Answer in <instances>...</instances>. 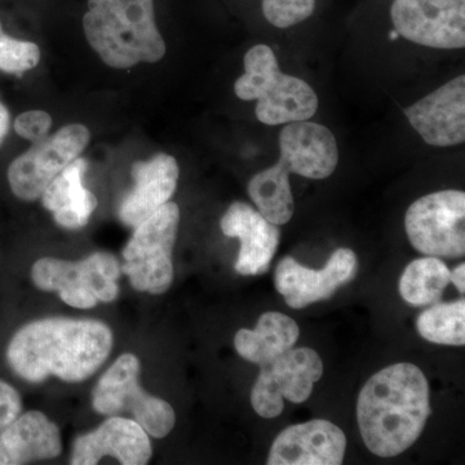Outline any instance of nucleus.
<instances>
[{
	"mask_svg": "<svg viewBox=\"0 0 465 465\" xmlns=\"http://www.w3.org/2000/svg\"><path fill=\"white\" fill-rule=\"evenodd\" d=\"M114 335L96 320L48 317L24 324L7 345L12 371L27 382L48 378L66 382L90 379L108 360Z\"/></svg>",
	"mask_w": 465,
	"mask_h": 465,
	"instance_id": "nucleus-1",
	"label": "nucleus"
},
{
	"mask_svg": "<svg viewBox=\"0 0 465 465\" xmlns=\"http://www.w3.org/2000/svg\"><path fill=\"white\" fill-rule=\"evenodd\" d=\"M427 378L412 363L385 367L369 379L357 401V420L366 448L394 458L411 448L430 416Z\"/></svg>",
	"mask_w": 465,
	"mask_h": 465,
	"instance_id": "nucleus-2",
	"label": "nucleus"
},
{
	"mask_svg": "<svg viewBox=\"0 0 465 465\" xmlns=\"http://www.w3.org/2000/svg\"><path fill=\"white\" fill-rule=\"evenodd\" d=\"M84 29L91 47L114 69L158 63L166 54L154 0H88Z\"/></svg>",
	"mask_w": 465,
	"mask_h": 465,
	"instance_id": "nucleus-3",
	"label": "nucleus"
},
{
	"mask_svg": "<svg viewBox=\"0 0 465 465\" xmlns=\"http://www.w3.org/2000/svg\"><path fill=\"white\" fill-rule=\"evenodd\" d=\"M241 100H258L256 116L262 124L280 125L308 121L316 114L313 88L296 76L283 74L269 45H258L244 56V74L234 84Z\"/></svg>",
	"mask_w": 465,
	"mask_h": 465,
	"instance_id": "nucleus-4",
	"label": "nucleus"
},
{
	"mask_svg": "<svg viewBox=\"0 0 465 465\" xmlns=\"http://www.w3.org/2000/svg\"><path fill=\"white\" fill-rule=\"evenodd\" d=\"M139 357L124 353L104 372L92 391V407L97 414L133 415L145 432L154 439H164L176 423L173 407L167 401L152 396L142 384Z\"/></svg>",
	"mask_w": 465,
	"mask_h": 465,
	"instance_id": "nucleus-5",
	"label": "nucleus"
},
{
	"mask_svg": "<svg viewBox=\"0 0 465 465\" xmlns=\"http://www.w3.org/2000/svg\"><path fill=\"white\" fill-rule=\"evenodd\" d=\"M180 208L167 202L134 229L124 250L122 273L140 292L162 295L173 282V252Z\"/></svg>",
	"mask_w": 465,
	"mask_h": 465,
	"instance_id": "nucleus-6",
	"label": "nucleus"
},
{
	"mask_svg": "<svg viewBox=\"0 0 465 465\" xmlns=\"http://www.w3.org/2000/svg\"><path fill=\"white\" fill-rule=\"evenodd\" d=\"M121 262L113 253L94 252L81 262L56 258L36 260L32 266L34 286L58 292L70 307L92 309L99 302H113L119 295Z\"/></svg>",
	"mask_w": 465,
	"mask_h": 465,
	"instance_id": "nucleus-7",
	"label": "nucleus"
},
{
	"mask_svg": "<svg viewBox=\"0 0 465 465\" xmlns=\"http://www.w3.org/2000/svg\"><path fill=\"white\" fill-rule=\"evenodd\" d=\"M407 237L419 252L458 259L465 253V193L442 191L415 201L405 217Z\"/></svg>",
	"mask_w": 465,
	"mask_h": 465,
	"instance_id": "nucleus-8",
	"label": "nucleus"
},
{
	"mask_svg": "<svg viewBox=\"0 0 465 465\" xmlns=\"http://www.w3.org/2000/svg\"><path fill=\"white\" fill-rule=\"evenodd\" d=\"M90 140L85 125L73 124L33 143L32 148L9 164L7 176L12 193L21 201L39 200L54 177L81 157Z\"/></svg>",
	"mask_w": 465,
	"mask_h": 465,
	"instance_id": "nucleus-9",
	"label": "nucleus"
},
{
	"mask_svg": "<svg viewBox=\"0 0 465 465\" xmlns=\"http://www.w3.org/2000/svg\"><path fill=\"white\" fill-rule=\"evenodd\" d=\"M322 375L323 362L314 349L291 348L260 366L258 381L251 391V405L262 418H277L282 414L283 399L305 402Z\"/></svg>",
	"mask_w": 465,
	"mask_h": 465,
	"instance_id": "nucleus-10",
	"label": "nucleus"
},
{
	"mask_svg": "<svg viewBox=\"0 0 465 465\" xmlns=\"http://www.w3.org/2000/svg\"><path fill=\"white\" fill-rule=\"evenodd\" d=\"M391 21L399 35L425 47L465 45V0H394Z\"/></svg>",
	"mask_w": 465,
	"mask_h": 465,
	"instance_id": "nucleus-11",
	"label": "nucleus"
},
{
	"mask_svg": "<svg viewBox=\"0 0 465 465\" xmlns=\"http://www.w3.org/2000/svg\"><path fill=\"white\" fill-rule=\"evenodd\" d=\"M357 272V255L349 249L333 251L331 258L320 271L307 268L286 256L275 269L274 284L289 307L302 309L332 298L339 287L356 278Z\"/></svg>",
	"mask_w": 465,
	"mask_h": 465,
	"instance_id": "nucleus-12",
	"label": "nucleus"
},
{
	"mask_svg": "<svg viewBox=\"0 0 465 465\" xmlns=\"http://www.w3.org/2000/svg\"><path fill=\"white\" fill-rule=\"evenodd\" d=\"M105 457L124 465L148 464L153 457L149 434L134 419L109 416L96 430L76 437L70 464H99Z\"/></svg>",
	"mask_w": 465,
	"mask_h": 465,
	"instance_id": "nucleus-13",
	"label": "nucleus"
},
{
	"mask_svg": "<svg viewBox=\"0 0 465 465\" xmlns=\"http://www.w3.org/2000/svg\"><path fill=\"white\" fill-rule=\"evenodd\" d=\"M347 437L324 419L291 425L278 434L269 452L268 465H341Z\"/></svg>",
	"mask_w": 465,
	"mask_h": 465,
	"instance_id": "nucleus-14",
	"label": "nucleus"
},
{
	"mask_svg": "<svg viewBox=\"0 0 465 465\" xmlns=\"http://www.w3.org/2000/svg\"><path fill=\"white\" fill-rule=\"evenodd\" d=\"M410 124L432 146L465 140V76L459 75L406 110Z\"/></svg>",
	"mask_w": 465,
	"mask_h": 465,
	"instance_id": "nucleus-15",
	"label": "nucleus"
},
{
	"mask_svg": "<svg viewBox=\"0 0 465 465\" xmlns=\"http://www.w3.org/2000/svg\"><path fill=\"white\" fill-rule=\"evenodd\" d=\"M281 163L307 179L331 176L339 162L338 143L329 128L308 121L287 124L280 134Z\"/></svg>",
	"mask_w": 465,
	"mask_h": 465,
	"instance_id": "nucleus-16",
	"label": "nucleus"
},
{
	"mask_svg": "<svg viewBox=\"0 0 465 465\" xmlns=\"http://www.w3.org/2000/svg\"><path fill=\"white\" fill-rule=\"evenodd\" d=\"M226 237L240 238L241 250L235 271L242 275L266 273L271 268L281 231L250 204L234 202L220 222Z\"/></svg>",
	"mask_w": 465,
	"mask_h": 465,
	"instance_id": "nucleus-17",
	"label": "nucleus"
},
{
	"mask_svg": "<svg viewBox=\"0 0 465 465\" xmlns=\"http://www.w3.org/2000/svg\"><path fill=\"white\" fill-rule=\"evenodd\" d=\"M134 186L119 206V220L136 228L159 207L170 202L176 192L180 170L173 155L159 153L149 161L134 162L131 170Z\"/></svg>",
	"mask_w": 465,
	"mask_h": 465,
	"instance_id": "nucleus-18",
	"label": "nucleus"
},
{
	"mask_svg": "<svg viewBox=\"0 0 465 465\" xmlns=\"http://www.w3.org/2000/svg\"><path fill=\"white\" fill-rule=\"evenodd\" d=\"M63 437L47 415L32 410L0 432V465H21L57 458Z\"/></svg>",
	"mask_w": 465,
	"mask_h": 465,
	"instance_id": "nucleus-19",
	"label": "nucleus"
},
{
	"mask_svg": "<svg viewBox=\"0 0 465 465\" xmlns=\"http://www.w3.org/2000/svg\"><path fill=\"white\" fill-rule=\"evenodd\" d=\"M87 167L85 159L76 158L54 177L39 198L54 222L70 231L87 225L97 207L96 195L84 186Z\"/></svg>",
	"mask_w": 465,
	"mask_h": 465,
	"instance_id": "nucleus-20",
	"label": "nucleus"
},
{
	"mask_svg": "<svg viewBox=\"0 0 465 465\" xmlns=\"http://www.w3.org/2000/svg\"><path fill=\"white\" fill-rule=\"evenodd\" d=\"M299 335L298 323L292 318L268 312L260 316L255 329L235 333L234 347L243 360L262 366L295 347Z\"/></svg>",
	"mask_w": 465,
	"mask_h": 465,
	"instance_id": "nucleus-21",
	"label": "nucleus"
},
{
	"mask_svg": "<svg viewBox=\"0 0 465 465\" xmlns=\"http://www.w3.org/2000/svg\"><path fill=\"white\" fill-rule=\"evenodd\" d=\"M249 194L258 211L275 225H284L295 211L290 173L281 162L251 179Z\"/></svg>",
	"mask_w": 465,
	"mask_h": 465,
	"instance_id": "nucleus-22",
	"label": "nucleus"
},
{
	"mask_svg": "<svg viewBox=\"0 0 465 465\" xmlns=\"http://www.w3.org/2000/svg\"><path fill=\"white\" fill-rule=\"evenodd\" d=\"M450 283L449 266L434 256L416 259L401 275V296L412 307L434 304Z\"/></svg>",
	"mask_w": 465,
	"mask_h": 465,
	"instance_id": "nucleus-23",
	"label": "nucleus"
},
{
	"mask_svg": "<svg viewBox=\"0 0 465 465\" xmlns=\"http://www.w3.org/2000/svg\"><path fill=\"white\" fill-rule=\"evenodd\" d=\"M416 330L425 341L440 345L465 344V302H439L425 309L416 320Z\"/></svg>",
	"mask_w": 465,
	"mask_h": 465,
	"instance_id": "nucleus-24",
	"label": "nucleus"
},
{
	"mask_svg": "<svg viewBox=\"0 0 465 465\" xmlns=\"http://www.w3.org/2000/svg\"><path fill=\"white\" fill-rule=\"evenodd\" d=\"M41 61V50L33 42L9 36L0 24V70L9 74H23Z\"/></svg>",
	"mask_w": 465,
	"mask_h": 465,
	"instance_id": "nucleus-25",
	"label": "nucleus"
},
{
	"mask_svg": "<svg viewBox=\"0 0 465 465\" xmlns=\"http://www.w3.org/2000/svg\"><path fill=\"white\" fill-rule=\"evenodd\" d=\"M316 0H262L266 20L280 29L298 25L313 15Z\"/></svg>",
	"mask_w": 465,
	"mask_h": 465,
	"instance_id": "nucleus-26",
	"label": "nucleus"
},
{
	"mask_svg": "<svg viewBox=\"0 0 465 465\" xmlns=\"http://www.w3.org/2000/svg\"><path fill=\"white\" fill-rule=\"evenodd\" d=\"M52 122V116L47 112L30 110L17 116L14 127L18 136L35 143L48 136Z\"/></svg>",
	"mask_w": 465,
	"mask_h": 465,
	"instance_id": "nucleus-27",
	"label": "nucleus"
},
{
	"mask_svg": "<svg viewBox=\"0 0 465 465\" xmlns=\"http://www.w3.org/2000/svg\"><path fill=\"white\" fill-rule=\"evenodd\" d=\"M23 414V400L16 388L0 381V432Z\"/></svg>",
	"mask_w": 465,
	"mask_h": 465,
	"instance_id": "nucleus-28",
	"label": "nucleus"
},
{
	"mask_svg": "<svg viewBox=\"0 0 465 465\" xmlns=\"http://www.w3.org/2000/svg\"><path fill=\"white\" fill-rule=\"evenodd\" d=\"M450 282L457 286L459 292L464 293L465 291V264L461 262L455 266L454 271L450 272Z\"/></svg>",
	"mask_w": 465,
	"mask_h": 465,
	"instance_id": "nucleus-29",
	"label": "nucleus"
},
{
	"mask_svg": "<svg viewBox=\"0 0 465 465\" xmlns=\"http://www.w3.org/2000/svg\"><path fill=\"white\" fill-rule=\"evenodd\" d=\"M11 125V115H9L8 109L5 108V104L0 103V145L5 142Z\"/></svg>",
	"mask_w": 465,
	"mask_h": 465,
	"instance_id": "nucleus-30",
	"label": "nucleus"
}]
</instances>
